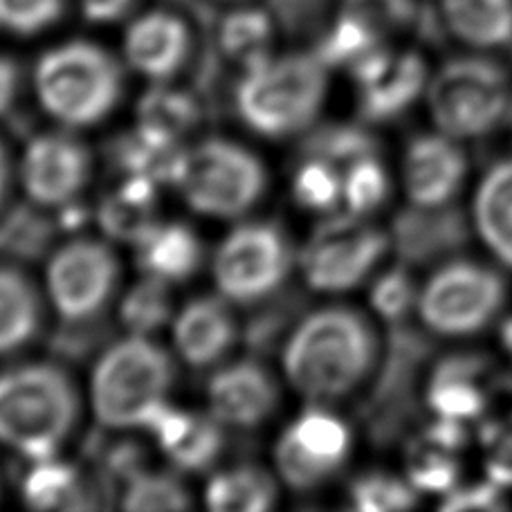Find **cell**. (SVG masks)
I'll use <instances>...</instances> for the list:
<instances>
[{"label": "cell", "instance_id": "obj_1", "mask_svg": "<svg viewBox=\"0 0 512 512\" xmlns=\"http://www.w3.org/2000/svg\"><path fill=\"white\" fill-rule=\"evenodd\" d=\"M281 360L292 389L310 402L333 405L362 389L378 369L380 337L362 310L331 304L301 319Z\"/></svg>", "mask_w": 512, "mask_h": 512}, {"label": "cell", "instance_id": "obj_2", "mask_svg": "<svg viewBox=\"0 0 512 512\" xmlns=\"http://www.w3.org/2000/svg\"><path fill=\"white\" fill-rule=\"evenodd\" d=\"M81 396L70 373L52 362L0 371V445L27 461L59 456L79 425Z\"/></svg>", "mask_w": 512, "mask_h": 512}, {"label": "cell", "instance_id": "obj_3", "mask_svg": "<svg viewBox=\"0 0 512 512\" xmlns=\"http://www.w3.org/2000/svg\"><path fill=\"white\" fill-rule=\"evenodd\" d=\"M423 102L434 131L477 142L510 124L512 75L488 52L454 57L429 72Z\"/></svg>", "mask_w": 512, "mask_h": 512}, {"label": "cell", "instance_id": "obj_4", "mask_svg": "<svg viewBox=\"0 0 512 512\" xmlns=\"http://www.w3.org/2000/svg\"><path fill=\"white\" fill-rule=\"evenodd\" d=\"M495 261L445 259L418 283L414 315L427 333L441 340H472L504 317L510 286Z\"/></svg>", "mask_w": 512, "mask_h": 512}, {"label": "cell", "instance_id": "obj_5", "mask_svg": "<svg viewBox=\"0 0 512 512\" xmlns=\"http://www.w3.org/2000/svg\"><path fill=\"white\" fill-rule=\"evenodd\" d=\"M32 81L43 111L66 128L102 124L124 95L122 66L90 41H66L43 52Z\"/></svg>", "mask_w": 512, "mask_h": 512}, {"label": "cell", "instance_id": "obj_6", "mask_svg": "<svg viewBox=\"0 0 512 512\" xmlns=\"http://www.w3.org/2000/svg\"><path fill=\"white\" fill-rule=\"evenodd\" d=\"M328 95V66L319 54L270 57L243 72L236 111L250 131L272 140L297 135L317 120Z\"/></svg>", "mask_w": 512, "mask_h": 512}, {"label": "cell", "instance_id": "obj_7", "mask_svg": "<svg viewBox=\"0 0 512 512\" xmlns=\"http://www.w3.org/2000/svg\"><path fill=\"white\" fill-rule=\"evenodd\" d=\"M176 382L171 355L149 335H128L99 355L90 376V407L108 429L144 427L169 402Z\"/></svg>", "mask_w": 512, "mask_h": 512}, {"label": "cell", "instance_id": "obj_8", "mask_svg": "<svg viewBox=\"0 0 512 512\" xmlns=\"http://www.w3.org/2000/svg\"><path fill=\"white\" fill-rule=\"evenodd\" d=\"M173 187L196 214L241 218L268 191V171L259 155L227 137H207L185 149Z\"/></svg>", "mask_w": 512, "mask_h": 512}, {"label": "cell", "instance_id": "obj_9", "mask_svg": "<svg viewBox=\"0 0 512 512\" xmlns=\"http://www.w3.org/2000/svg\"><path fill=\"white\" fill-rule=\"evenodd\" d=\"M387 252L389 236L382 227L367 216L344 212L317 227L297 259L310 288L344 295L376 277Z\"/></svg>", "mask_w": 512, "mask_h": 512}, {"label": "cell", "instance_id": "obj_10", "mask_svg": "<svg viewBox=\"0 0 512 512\" xmlns=\"http://www.w3.org/2000/svg\"><path fill=\"white\" fill-rule=\"evenodd\" d=\"M295 252L277 223H241L225 236L212 259L218 288L232 304L250 306L272 297L288 281Z\"/></svg>", "mask_w": 512, "mask_h": 512}, {"label": "cell", "instance_id": "obj_11", "mask_svg": "<svg viewBox=\"0 0 512 512\" xmlns=\"http://www.w3.org/2000/svg\"><path fill=\"white\" fill-rule=\"evenodd\" d=\"M120 261L113 248L97 239L63 243L45 265V295L63 322H93L111 306L120 286Z\"/></svg>", "mask_w": 512, "mask_h": 512}, {"label": "cell", "instance_id": "obj_12", "mask_svg": "<svg viewBox=\"0 0 512 512\" xmlns=\"http://www.w3.org/2000/svg\"><path fill=\"white\" fill-rule=\"evenodd\" d=\"M353 452L346 420L322 402H310L274 445V470L288 488L313 492L344 470Z\"/></svg>", "mask_w": 512, "mask_h": 512}, {"label": "cell", "instance_id": "obj_13", "mask_svg": "<svg viewBox=\"0 0 512 512\" xmlns=\"http://www.w3.org/2000/svg\"><path fill=\"white\" fill-rule=\"evenodd\" d=\"M18 178L36 207L63 209L84 194L93 178V153L68 131L41 133L25 146Z\"/></svg>", "mask_w": 512, "mask_h": 512}, {"label": "cell", "instance_id": "obj_14", "mask_svg": "<svg viewBox=\"0 0 512 512\" xmlns=\"http://www.w3.org/2000/svg\"><path fill=\"white\" fill-rule=\"evenodd\" d=\"M470 176L465 144L438 131L418 133L405 144L400 187L416 212H445L459 198Z\"/></svg>", "mask_w": 512, "mask_h": 512}, {"label": "cell", "instance_id": "obj_15", "mask_svg": "<svg viewBox=\"0 0 512 512\" xmlns=\"http://www.w3.org/2000/svg\"><path fill=\"white\" fill-rule=\"evenodd\" d=\"M281 389L268 367L256 360L221 364L207 382V405L218 423L256 429L279 409Z\"/></svg>", "mask_w": 512, "mask_h": 512}, {"label": "cell", "instance_id": "obj_16", "mask_svg": "<svg viewBox=\"0 0 512 512\" xmlns=\"http://www.w3.org/2000/svg\"><path fill=\"white\" fill-rule=\"evenodd\" d=\"M171 337L180 360L191 369H212L221 364L239 340L232 301L207 295L187 301L171 319Z\"/></svg>", "mask_w": 512, "mask_h": 512}, {"label": "cell", "instance_id": "obj_17", "mask_svg": "<svg viewBox=\"0 0 512 512\" xmlns=\"http://www.w3.org/2000/svg\"><path fill=\"white\" fill-rule=\"evenodd\" d=\"M360 88V106L369 120H393L423 99L429 72L416 54H393L382 48L351 70Z\"/></svg>", "mask_w": 512, "mask_h": 512}, {"label": "cell", "instance_id": "obj_18", "mask_svg": "<svg viewBox=\"0 0 512 512\" xmlns=\"http://www.w3.org/2000/svg\"><path fill=\"white\" fill-rule=\"evenodd\" d=\"M223 427L209 411L198 414L164 402L146 418L142 429L178 472H205L223 452Z\"/></svg>", "mask_w": 512, "mask_h": 512}, {"label": "cell", "instance_id": "obj_19", "mask_svg": "<svg viewBox=\"0 0 512 512\" xmlns=\"http://www.w3.org/2000/svg\"><path fill=\"white\" fill-rule=\"evenodd\" d=\"M124 59L153 84H169L187 66L191 39L187 25L176 14L146 12L124 32Z\"/></svg>", "mask_w": 512, "mask_h": 512}, {"label": "cell", "instance_id": "obj_20", "mask_svg": "<svg viewBox=\"0 0 512 512\" xmlns=\"http://www.w3.org/2000/svg\"><path fill=\"white\" fill-rule=\"evenodd\" d=\"M470 227L488 259L512 272V155L481 173L472 191Z\"/></svg>", "mask_w": 512, "mask_h": 512}, {"label": "cell", "instance_id": "obj_21", "mask_svg": "<svg viewBox=\"0 0 512 512\" xmlns=\"http://www.w3.org/2000/svg\"><path fill=\"white\" fill-rule=\"evenodd\" d=\"M486 364L470 355H454L436 364L427 382V407L436 423L461 427L488 407Z\"/></svg>", "mask_w": 512, "mask_h": 512}, {"label": "cell", "instance_id": "obj_22", "mask_svg": "<svg viewBox=\"0 0 512 512\" xmlns=\"http://www.w3.org/2000/svg\"><path fill=\"white\" fill-rule=\"evenodd\" d=\"M133 248L140 272L169 286L196 277L205 259L198 232L178 221H158Z\"/></svg>", "mask_w": 512, "mask_h": 512}, {"label": "cell", "instance_id": "obj_23", "mask_svg": "<svg viewBox=\"0 0 512 512\" xmlns=\"http://www.w3.org/2000/svg\"><path fill=\"white\" fill-rule=\"evenodd\" d=\"M43 326V297L16 265H0V358L30 346Z\"/></svg>", "mask_w": 512, "mask_h": 512}, {"label": "cell", "instance_id": "obj_24", "mask_svg": "<svg viewBox=\"0 0 512 512\" xmlns=\"http://www.w3.org/2000/svg\"><path fill=\"white\" fill-rule=\"evenodd\" d=\"M447 30L474 52L512 43V0H441Z\"/></svg>", "mask_w": 512, "mask_h": 512}, {"label": "cell", "instance_id": "obj_25", "mask_svg": "<svg viewBox=\"0 0 512 512\" xmlns=\"http://www.w3.org/2000/svg\"><path fill=\"white\" fill-rule=\"evenodd\" d=\"M158 191V182L126 176L122 185L102 200L97 212V221L108 239L131 245L140 241L160 221Z\"/></svg>", "mask_w": 512, "mask_h": 512}, {"label": "cell", "instance_id": "obj_26", "mask_svg": "<svg viewBox=\"0 0 512 512\" xmlns=\"http://www.w3.org/2000/svg\"><path fill=\"white\" fill-rule=\"evenodd\" d=\"M274 504L277 477L261 465H234L216 472L205 486V506L214 512H265Z\"/></svg>", "mask_w": 512, "mask_h": 512}, {"label": "cell", "instance_id": "obj_27", "mask_svg": "<svg viewBox=\"0 0 512 512\" xmlns=\"http://www.w3.org/2000/svg\"><path fill=\"white\" fill-rule=\"evenodd\" d=\"M113 155L126 176L153 180L160 187H173L182 164V155H185V146H182V142L167 140V137L135 126L133 131L124 133L115 142Z\"/></svg>", "mask_w": 512, "mask_h": 512}, {"label": "cell", "instance_id": "obj_28", "mask_svg": "<svg viewBox=\"0 0 512 512\" xmlns=\"http://www.w3.org/2000/svg\"><path fill=\"white\" fill-rule=\"evenodd\" d=\"M203 120V111L185 90L155 84L137 104V126L144 131L182 142Z\"/></svg>", "mask_w": 512, "mask_h": 512}, {"label": "cell", "instance_id": "obj_29", "mask_svg": "<svg viewBox=\"0 0 512 512\" xmlns=\"http://www.w3.org/2000/svg\"><path fill=\"white\" fill-rule=\"evenodd\" d=\"M21 483L23 501L34 510L81 508L79 497L84 495L77 465L50 456V459L30 461Z\"/></svg>", "mask_w": 512, "mask_h": 512}, {"label": "cell", "instance_id": "obj_30", "mask_svg": "<svg viewBox=\"0 0 512 512\" xmlns=\"http://www.w3.org/2000/svg\"><path fill=\"white\" fill-rule=\"evenodd\" d=\"M218 39H221V50L227 54V59L239 63L243 70H250L274 57V25L270 16L259 9H236L221 23Z\"/></svg>", "mask_w": 512, "mask_h": 512}, {"label": "cell", "instance_id": "obj_31", "mask_svg": "<svg viewBox=\"0 0 512 512\" xmlns=\"http://www.w3.org/2000/svg\"><path fill=\"white\" fill-rule=\"evenodd\" d=\"M173 315V299L171 286L160 279L146 277L142 274L140 281H135L122 297L120 319L133 335H153L160 328L171 324Z\"/></svg>", "mask_w": 512, "mask_h": 512}, {"label": "cell", "instance_id": "obj_32", "mask_svg": "<svg viewBox=\"0 0 512 512\" xmlns=\"http://www.w3.org/2000/svg\"><path fill=\"white\" fill-rule=\"evenodd\" d=\"M344 169L319 155H308L292 178V198L299 207L317 214H333L342 207Z\"/></svg>", "mask_w": 512, "mask_h": 512}, {"label": "cell", "instance_id": "obj_33", "mask_svg": "<svg viewBox=\"0 0 512 512\" xmlns=\"http://www.w3.org/2000/svg\"><path fill=\"white\" fill-rule=\"evenodd\" d=\"M391 178L376 153L362 155L344 167L342 207L355 216H371L387 203Z\"/></svg>", "mask_w": 512, "mask_h": 512}, {"label": "cell", "instance_id": "obj_34", "mask_svg": "<svg viewBox=\"0 0 512 512\" xmlns=\"http://www.w3.org/2000/svg\"><path fill=\"white\" fill-rule=\"evenodd\" d=\"M189 506L191 495L176 472L140 470L126 481L122 492V508L133 512L185 510Z\"/></svg>", "mask_w": 512, "mask_h": 512}, {"label": "cell", "instance_id": "obj_35", "mask_svg": "<svg viewBox=\"0 0 512 512\" xmlns=\"http://www.w3.org/2000/svg\"><path fill=\"white\" fill-rule=\"evenodd\" d=\"M418 490L398 474L371 470L351 481L349 499L355 510L389 512L407 510L416 504Z\"/></svg>", "mask_w": 512, "mask_h": 512}, {"label": "cell", "instance_id": "obj_36", "mask_svg": "<svg viewBox=\"0 0 512 512\" xmlns=\"http://www.w3.org/2000/svg\"><path fill=\"white\" fill-rule=\"evenodd\" d=\"M418 297V283L405 270L391 268L373 277L371 283V306L376 315L389 322H398L409 313H414Z\"/></svg>", "mask_w": 512, "mask_h": 512}, {"label": "cell", "instance_id": "obj_37", "mask_svg": "<svg viewBox=\"0 0 512 512\" xmlns=\"http://www.w3.org/2000/svg\"><path fill=\"white\" fill-rule=\"evenodd\" d=\"M66 0H0V27L18 36H34L59 21Z\"/></svg>", "mask_w": 512, "mask_h": 512}, {"label": "cell", "instance_id": "obj_38", "mask_svg": "<svg viewBox=\"0 0 512 512\" xmlns=\"http://www.w3.org/2000/svg\"><path fill=\"white\" fill-rule=\"evenodd\" d=\"M369 153H376L373 151V140L367 133L360 131V128L353 126L324 128L322 133H317L313 140L308 142V155H319V158H326L335 164H344V167Z\"/></svg>", "mask_w": 512, "mask_h": 512}, {"label": "cell", "instance_id": "obj_39", "mask_svg": "<svg viewBox=\"0 0 512 512\" xmlns=\"http://www.w3.org/2000/svg\"><path fill=\"white\" fill-rule=\"evenodd\" d=\"M344 12L362 18L373 30L387 36L409 21L411 9L407 0H346Z\"/></svg>", "mask_w": 512, "mask_h": 512}, {"label": "cell", "instance_id": "obj_40", "mask_svg": "<svg viewBox=\"0 0 512 512\" xmlns=\"http://www.w3.org/2000/svg\"><path fill=\"white\" fill-rule=\"evenodd\" d=\"M486 447L490 481L495 486H512V418L492 427Z\"/></svg>", "mask_w": 512, "mask_h": 512}, {"label": "cell", "instance_id": "obj_41", "mask_svg": "<svg viewBox=\"0 0 512 512\" xmlns=\"http://www.w3.org/2000/svg\"><path fill=\"white\" fill-rule=\"evenodd\" d=\"M135 5V0H79V7L84 16L90 23H115L124 18L131 7Z\"/></svg>", "mask_w": 512, "mask_h": 512}, {"label": "cell", "instance_id": "obj_42", "mask_svg": "<svg viewBox=\"0 0 512 512\" xmlns=\"http://www.w3.org/2000/svg\"><path fill=\"white\" fill-rule=\"evenodd\" d=\"M18 90H21V72L14 59L0 54V117L14 106Z\"/></svg>", "mask_w": 512, "mask_h": 512}, {"label": "cell", "instance_id": "obj_43", "mask_svg": "<svg viewBox=\"0 0 512 512\" xmlns=\"http://www.w3.org/2000/svg\"><path fill=\"white\" fill-rule=\"evenodd\" d=\"M12 158H9L7 146L0 142V207H3L5 198L9 194V187H12Z\"/></svg>", "mask_w": 512, "mask_h": 512}, {"label": "cell", "instance_id": "obj_44", "mask_svg": "<svg viewBox=\"0 0 512 512\" xmlns=\"http://www.w3.org/2000/svg\"><path fill=\"white\" fill-rule=\"evenodd\" d=\"M508 126H512V113H510V124Z\"/></svg>", "mask_w": 512, "mask_h": 512}]
</instances>
